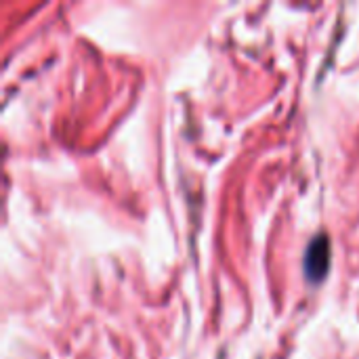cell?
Segmentation results:
<instances>
[{
  "mask_svg": "<svg viewBox=\"0 0 359 359\" xmlns=\"http://www.w3.org/2000/svg\"><path fill=\"white\" fill-rule=\"evenodd\" d=\"M328 240L324 236L316 238L313 246L309 248V255H307V273L311 278H322L328 269Z\"/></svg>",
  "mask_w": 359,
  "mask_h": 359,
  "instance_id": "1",
  "label": "cell"
}]
</instances>
